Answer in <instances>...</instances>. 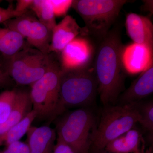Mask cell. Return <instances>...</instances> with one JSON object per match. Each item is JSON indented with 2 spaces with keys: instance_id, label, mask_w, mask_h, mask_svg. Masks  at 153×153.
<instances>
[{
  "instance_id": "obj_1",
  "label": "cell",
  "mask_w": 153,
  "mask_h": 153,
  "mask_svg": "<svg viewBox=\"0 0 153 153\" xmlns=\"http://www.w3.org/2000/svg\"><path fill=\"white\" fill-rule=\"evenodd\" d=\"M101 40L94 68L97 91L105 106L114 105L124 87V70L121 59L123 46L120 30L113 28Z\"/></svg>"
},
{
  "instance_id": "obj_2",
  "label": "cell",
  "mask_w": 153,
  "mask_h": 153,
  "mask_svg": "<svg viewBox=\"0 0 153 153\" xmlns=\"http://www.w3.org/2000/svg\"><path fill=\"white\" fill-rule=\"evenodd\" d=\"M140 118L137 103L105 106L99 123L91 134L93 152L104 150L108 143L135 128Z\"/></svg>"
},
{
  "instance_id": "obj_3",
  "label": "cell",
  "mask_w": 153,
  "mask_h": 153,
  "mask_svg": "<svg viewBox=\"0 0 153 153\" xmlns=\"http://www.w3.org/2000/svg\"><path fill=\"white\" fill-rule=\"evenodd\" d=\"M97 82L94 70L90 67L77 70L62 71L60 99L56 117L68 108L87 106L94 101Z\"/></svg>"
},
{
  "instance_id": "obj_4",
  "label": "cell",
  "mask_w": 153,
  "mask_h": 153,
  "mask_svg": "<svg viewBox=\"0 0 153 153\" xmlns=\"http://www.w3.org/2000/svg\"><path fill=\"white\" fill-rule=\"evenodd\" d=\"M62 69L60 61L52 53L47 71L31 85L30 96L36 119L52 121L56 118L59 99Z\"/></svg>"
},
{
  "instance_id": "obj_5",
  "label": "cell",
  "mask_w": 153,
  "mask_h": 153,
  "mask_svg": "<svg viewBox=\"0 0 153 153\" xmlns=\"http://www.w3.org/2000/svg\"><path fill=\"white\" fill-rule=\"evenodd\" d=\"M96 126V118L92 111L84 108L64 115L57 122L55 130L57 137L74 153H89L91 134Z\"/></svg>"
},
{
  "instance_id": "obj_6",
  "label": "cell",
  "mask_w": 153,
  "mask_h": 153,
  "mask_svg": "<svg viewBox=\"0 0 153 153\" xmlns=\"http://www.w3.org/2000/svg\"><path fill=\"white\" fill-rule=\"evenodd\" d=\"M126 0H76L71 7L85 22L89 35L102 39L114 24Z\"/></svg>"
},
{
  "instance_id": "obj_7",
  "label": "cell",
  "mask_w": 153,
  "mask_h": 153,
  "mask_svg": "<svg viewBox=\"0 0 153 153\" xmlns=\"http://www.w3.org/2000/svg\"><path fill=\"white\" fill-rule=\"evenodd\" d=\"M7 73L17 84L32 85L44 75L49 61V54L45 55L38 49L26 47L8 58Z\"/></svg>"
},
{
  "instance_id": "obj_8",
  "label": "cell",
  "mask_w": 153,
  "mask_h": 153,
  "mask_svg": "<svg viewBox=\"0 0 153 153\" xmlns=\"http://www.w3.org/2000/svg\"><path fill=\"white\" fill-rule=\"evenodd\" d=\"M94 53L90 41L78 36L60 52V63L62 71L77 70L90 67Z\"/></svg>"
},
{
  "instance_id": "obj_9",
  "label": "cell",
  "mask_w": 153,
  "mask_h": 153,
  "mask_svg": "<svg viewBox=\"0 0 153 153\" xmlns=\"http://www.w3.org/2000/svg\"><path fill=\"white\" fill-rule=\"evenodd\" d=\"M122 64L124 71L130 74L141 73L153 66V49L133 43L122 50Z\"/></svg>"
},
{
  "instance_id": "obj_10",
  "label": "cell",
  "mask_w": 153,
  "mask_h": 153,
  "mask_svg": "<svg viewBox=\"0 0 153 153\" xmlns=\"http://www.w3.org/2000/svg\"><path fill=\"white\" fill-rule=\"evenodd\" d=\"M89 35L86 28L79 27L75 19L69 15L65 16L52 30L49 54L61 52L67 44L78 36L84 37Z\"/></svg>"
},
{
  "instance_id": "obj_11",
  "label": "cell",
  "mask_w": 153,
  "mask_h": 153,
  "mask_svg": "<svg viewBox=\"0 0 153 153\" xmlns=\"http://www.w3.org/2000/svg\"><path fill=\"white\" fill-rule=\"evenodd\" d=\"M126 27L134 43L153 49V25L147 17L131 13L126 16Z\"/></svg>"
},
{
  "instance_id": "obj_12",
  "label": "cell",
  "mask_w": 153,
  "mask_h": 153,
  "mask_svg": "<svg viewBox=\"0 0 153 153\" xmlns=\"http://www.w3.org/2000/svg\"><path fill=\"white\" fill-rule=\"evenodd\" d=\"M29 153H53L57 133L49 126H31L27 132Z\"/></svg>"
},
{
  "instance_id": "obj_13",
  "label": "cell",
  "mask_w": 153,
  "mask_h": 153,
  "mask_svg": "<svg viewBox=\"0 0 153 153\" xmlns=\"http://www.w3.org/2000/svg\"><path fill=\"white\" fill-rule=\"evenodd\" d=\"M153 92V66L141 73L118 99L121 105L137 103Z\"/></svg>"
},
{
  "instance_id": "obj_14",
  "label": "cell",
  "mask_w": 153,
  "mask_h": 153,
  "mask_svg": "<svg viewBox=\"0 0 153 153\" xmlns=\"http://www.w3.org/2000/svg\"><path fill=\"white\" fill-rule=\"evenodd\" d=\"M143 141L141 134L134 128L108 143L104 150L112 153H144Z\"/></svg>"
},
{
  "instance_id": "obj_15",
  "label": "cell",
  "mask_w": 153,
  "mask_h": 153,
  "mask_svg": "<svg viewBox=\"0 0 153 153\" xmlns=\"http://www.w3.org/2000/svg\"><path fill=\"white\" fill-rule=\"evenodd\" d=\"M32 105L30 92L25 90H17L13 108L8 118L0 125V135L4 134L9 129L25 117L30 112Z\"/></svg>"
},
{
  "instance_id": "obj_16",
  "label": "cell",
  "mask_w": 153,
  "mask_h": 153,
  "mask_svg": "<svg viewBox=\"0 0 153 153\" xmlns=\"http://www.w3.org/2000/svg\"><path fill=\"white\" fill-rule=\"evenodd\" d=\"M52 31L36 19L27 38L28 44L45 55L49 54Z\"/></svg>"
},
{
  "instance_id": "obj_17",
  "label": "cell",
  "mask_w": 153,
  "mask_h": 153,
  "mask_svg": "<svg viewBox=\"0 0 153 153\" xmlns=\"http://www.w3.org/2000/svg\"><path fill=\"white\" fill-rule=\"evenodd\" d=\"M24 39L16 31L0 28V52L8 58L13 56L25 48Z\"/></svg>"
},
{
  "instance_id": "obj_18",
  "label": "cell",
  "mask_w": 153,
  "mask_h": 153,
  "mask_svg": "<svg viewBox=\"0 0 153 153\" xmlns=\"http://www.w3.org/2000/svg\"><path fill=\"white\" fill-rule=\"evenodd\" d=\"M37 117L36 111L32 110L19 123L13 126L6 132L0 135V146H6L19 140L27 134Z\"/></svg>"
},
{
  "instance_id": "obj_19",
  "label": "cell",
  "mask_w": 153,
  "mask_h": 153,
  "mask_svg": "<svg viewBox=\"0 0 153 153\" xmlns=\"http://www.w3.org/2000/svg\"><path fill=\"white\" fill-rule=\"evenodd\" d=\"M30 9L38 21L52 31L57 24L51 0H33Z\"/></svg>"
},
{
  "instance_id": "obj_20",
  "label": "cell",
  "mask_w": 153,
  "mask_h": 153,
  "mask_svg": "<svg viewBox=\"0 0 153 153\" xmlns=\"http://www.w3.org/2000/svg\"><path fill=\"white\" fill-rule=\"evenodd\" d=\"M36 18L29 11L21 16L10 19L3 24L6 28L16 31L24 38H27L30 33L32 25Z\"/></svg>"
},
{
  "instance_id": "obj_21",
  "label": "cell",
  "mask_w": 153,
  "mask_h": 153,
  "mask_svg": "<svg viewBox=\"0 0 153 153\" xmlns=\"http://www.w3.org/2000/svg\"><path fill=\"white\" fill-rule=\"evenodd\" d=\"M140 118L139 123L145 129L150 137L152 139L153 135V102L152 101L139 105L137 102Z\"/></svg>"
},
{
  "instance_id": "obj_22",
  "label": "cell",
  "mask_w": 153,
  "mask_h": 153,
  "mask_svg": "<svg viewBox=\"0 0 153 153\" xmlns=\"http://www.w3.org/2000/svg\"><path fill=\"white\" fill-rule=\"evenodd\" d=\"M17 90H7L0 94V125L8 118L13 108Z\"/></svg>"
},
{
  "instance_id": "obj_23",
  "label": "cell",
  "mask_w": 153,
  "mask_h": 153,
  "mask_svg": "<svg viewBox=\"0 0 153 153\" xmlns=\"http://www.w3.org/2000/svg\"><path fill=\"white\" fill-rule=\"evenodd\" d=\"M55 17H61L66 15L72 5L71 0H51Z\"/></svg>"
},
{
  "instance_id": "obj_24",
  "label": "cell",
  "mask_w": 153,
  "mask_h": 153,
  "mask_svg": "<svg viewBox=\"0 0 153 153\" xmlns=\"http://www.w3.org/2000/svg\"><path fill=\"white\" fill-rule=\"evenodd\" d=\"M1 153H29V148L27 143L22 142H15L10 144Z\"/></svg>"
},
{
  "instance_id": "obj_25",
  "label": "cell",
  "mask_w": 153,
  "mask_h": 153,
  "mask_svg": "<svg viewBox=\"0 0 153 153\" xmlns=\"http://www.w3.org/2000/svg\"><path fill=\"white\" fill-rule=\"evenodd\" d=\"M33 0H19L17 1L16 6L14 9L16 17L21 16L28 12L33 4Z\"/></svg>"
},
{
  "instance_id": "obj_26",
  "label": "cell",
  "mask_w": 153,
  "mask_h": 153,
  "mask_svg": "<svg viewBox=\"0 0 153 153\" xmlns=\"http://www.w3.org/2000/svg\"><path fill=\"white\" fill-rule=\"evenodd\" d=\"M16 17L14 8L12 5L6 9L0 7V24Z\"/></svg>"
},
{
  "instance_id": "obj_27",
  "label": "cell",
  "mask_w": 153,
  "mask_h": 153,
  "mask_svg": "<svg viewBox=\"0 0 153 153\" xmlns=\"http://www.w3.org/2000/svg\"><path fill=\"white\" fill-rule=\"evenodd\" d=\"M53 153H74L70 147L63 140L57 137L56 143L54 147Z\"/></svg>"
},
{
  "instance_id": "obj_28",
  "label": "cell",
  "mask_w": 153,
  "mask_h": 153,
  "mask_svg": "<svg viewBox=\"0 0 153 153\" xmlns=\"http://www.w3.org/2000/svg\"><path fill=\"white\" fill-rule=\"evenodd\" d=\"M10 76L7 72H4L0 68V85H4L9 82Z\"/></svg>"
},
{
  "instance_id": "obj_29",
  "label": "cell",
  "mask_w": 153,
  "mask_h": 153,
  "mask_svg": "<svg viewBox=\"0 0 153 153\" xmlns=\"http://www.w3.org/2000/svg\"><path fill=\"white\" fill-rule=\"evenodd\" d=\"M92 153H112L108 152H106L103 150H101L100 151H97V152H93ZM144 153H152V148H150L149 149L147 150L146 151H145Z\"/></svg>"
},
{
  "instance_id": "obj_30",
  "label": "cell",
  "mask_w": 153,
  "mask_h": 153,
  "mask_svg": "<svg viewBox=\"0 0 153 153\" xmlns=\"http://www.w3.org/2000/svg\"><path fill=\"white\" fill-rule=\"evenodd\" d=\"M0 153H1V152H0Z\"/></svg>"
}]
</instances>
